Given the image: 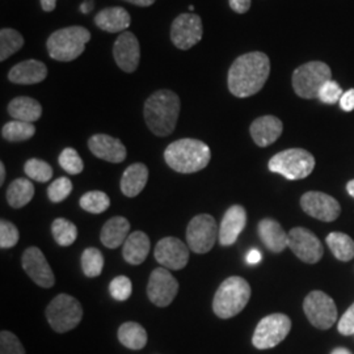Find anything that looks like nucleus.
<instances>
[{
  "mask_svg": "<svg viewBox=\"0 0 354 354\" xmlns=\"http://www.w3.org/2000/svg\"><path fill=\"white\" fill-rule=\"evenodd\" d=\"M270 74V61L261 51L243 54L228 71V89L236 97H250L266 86Z\"/></svg>",
  "mask_w": 354,
  "mask_h": 354,
  "instance_id": "1",
  "label": "nucleus"
},
{
  "mask_svg": "<svg viewBox=\"0 0 354 354\" xmlns=\"http://www.w3.org/2000/svg\"><path fill=\"white\" fill-rule=\"evenodd\" d=\"M180 97L175 92L160 89L153 92L145 102V121L158 137H168L174 133L180 114Z\"/></svg>",
  "mask_w": 354,
  "mask_h": 354,
  "instance_id": "2",
  "label": "nucleus"
},
{
  "mask_svg": "<svg viewBox=\"0 0 354 354\" xmlns=\"http://www.w3.org/2000/svg\"><path fill=\"white\" fill-rule=\"evenodd\" d=\"M212 151L203 140L184 138L172 142L165 151V163L178 174H194L210 163Z\"/></svg>",
  "mask_w": 354,
  "mask_h": 354,
  "instance_id": "3",
  "label": "nucleus"
},
{
  "mask_svg": "<svg viewBox=\"0 0 354 354\" xmlns=\"http://www.w3.org/2000/svg\"><path fill=\"white\" fill-rule=\"evenodd\" d=\"M251 298V286L241 277L232 276L225 279L213 299V311L221 319L236 317L244 310Z\"/></svg>",
  "mask_w": 354,
  "mask_h": 354,
  "instance_id": "4",
  "label": "nucleus"
},
{
  "mask_svg": "<svg viewBox=\"0 0 354 354\" xmlns=\"http://www.w3.org/2000/svg\"><path fill=\"white\" fill-rule=\"evenodd\" d=\"M91 39V33L84 26H68L55 30L48 38L46 48L53 59L71 62L79 58Z\"/></svg>",
  "mask_w": 354,
  "mask_h": 354,
  "instance_id": "5",
  "label": "nucleus"
},
{
  "mask_svg": "<svg viewBox=\"0 0 354 354\" xmlns=\"http://www.w3.org/2000/svg\"><path fill=\"white\" fill-rule=\"evenodd\" d=\"M269 171L288 180H302L310 176L315 168V158L304 149H289L276 153L269 160Z\"/></svg>",
  "mask_w": 354,
  "mask_h": 354,
  "instance_id": "6",
  "label": "nucleus"
},
{
  "mask_svg": "<svg viewBox=\"0 0 354 354\" xmlns=\"http://www.w3.org/2000/svg\"><path fill=\"white\" fill-rule=\"evenodd\" d=\"M332 80V71L329 66L320 61H313L299 66L292 74V88L302 99H317L319 91Z\"/></svg>",
  "mask_w": 354,
  "mask_h": 354,
  "instance_id": "7",
  "label": "nucleus"
},
{
  "mask_svg": "<svg viewBox=\"0 0 354 354\" xmlns=\"http://www.w3.org/2000/svg\"><path fill=\"white\" fill-rule=\"evenodd\" d=\"M46 317L51 328L58 333H64L79 326L83 317V308L74 297L59 294L48 306Z\"/></svg>",
  "mask_w": 354,
  "mask_h": 354,
  "instance_id": "8",
  "label": "nucleus"
},
{
  "mask_svg": "<svg viewBox=\"0 0 354 354\" xmlns=\"http://www.w3.org/2000/svg\"><path fill=\"white\" fill-rule=\"evenodd\" d=\"M290 329V317L285 314H272L263 317L253 332V346L260 351L272 349L288 337Z\"/></svg>",
  "mask_w": 354,
  "mask_h": 354,
  "instance_id": "9",
  "label": "nucleus"
},
{
  "mask_svg": "<svg viewBox=\"0 0 354 354\" xmlns=\"http://www.w3.org/2000/svg\"><path fill=\"white\" fill-rule=\"evenodd\" d=\"M304 311L308 322L319 329H329L337 320L336 304L323 291H311L304 298Z\"/></svg>",
  "mask_w": 354,
  "mask_h": 354,
  "instance_id": "10",
  "label": "nucleus"
},
{
  "mask_svg": "<svg viewBox=\"0 0 354 354\" xmlns=\"http://www.w3.org/2000/svg\"><path fill=\"white\" fill-rule=\"evenodd\" d=\"M218 238L216 222L212 215L198 214L187 227V241L190 251L198 254L207 253L214 247Z\"/></svg>",
  "mask_w": 354,
  "mask_h": 354,
  "instance_id": "11",
  "label": "nucleus"
},
{
  "mask_svg": "<svg viewBox=\"0 0 354 354\" xmlns=\"http://www.w3.org/2000/svg\"><path fill=\"white\" fill-rule=\"evenodd\" d=\"M203 35V20L196 13L178 15L171 26V39L180 50H188L197 45Z\"/></svg>",
  "mask_w": 354,
  "mask_h": 354,
  "instance_id": "12",
  "label": "nucleus"
},
{
  "mask_svg": "<svg viewBox=\"0 0 354 354\" xmlns=\"http://www.w3.org/2000/svg\"><path fill=\"white\" fill-rule=\"evenodd\" d=\"M289 247L306 264H317L323 257V245L317 235L304 227H295L289 232Z\"/></svg>",
  "mask_w": 354,
  "mask_h": 354,
  "instance_id": "13",
  "label": "nucleus"
},
{
  "mask_svg": "<svg viewBox=\"0 0 354 354\" xmlns=\"http://www.w3.org/2000/svg\"><path fill=\"white\" fill-rule=\"evenodd\" d=\"M178 291L177 279L165 268H156L150 276L147 295L158 307H167L174 302Z\"/></svg>",
  "mask_w": 354,
  "mask_h": 354,
  "instance_id": "14",
  "label": "nucleus"
},
{
  "mask_svg": "<svg viewBox=\"0 0 354 354\" xmlns=\"http://www.w3.org/2000/svg\"><path fill=\"white\" fill-rule=\"evenodd\" d=\"M304 213L322 222H333L342 213L340 203L322 192H307L301 198Z\"/></svg>",
  "mask_w": 354,
  "mask_h": 354,
  "instance_id": "15",
  "label": "nucleus"
},
{
  "mask_svg": "<svg viewBox=\"0 0 354 354\" xmlns=\"http://www.w3.org/2000/svg\"><path fill=\"white\" fill-rule=\"evenodd\" d=\"M155 259L165 269L180 270L189 261V247L174 236H168L156 244Z\"/></svg>",
  "mask_w": 354,
  "mask_h": 354,
  "instance_id": "16",
  "label": "nucleus"
},
{
  "mask_svg": "<svg viewBox=\"0 0 354 354\" xmlns=\"http://www.w3.org/2000/svg\"><path fill=\"white\" fill-rule=\"evenodd\" d=\"M23 269L38 286L45 289H50L54 286V273L45 254L37 247H29L23 253Z\"/></svg>",
  "mask_w": 354,
  "mask_h": 354,
  "instance_id": "17",
  "label": "nucleus"
},
{
  "mask_svg": "<svg viewBox=\"0 0 354 354\" xmlns=\"http://www.w3.org/2000/svg\"><path fill=\"white\" fill-rule=\"evenodd\" d=\"M114 61L125 73H134L140 61V46L138 38L131 32H124L115 39L113 46Z\"/></svg>",
  "mask_w": 354,
  "mask_h": 354,
  "instance_id": "18",
  "label": "nucleus"
},
{
  "mask_svg": "<svg viewBox=\"0 0 354 354\" xmlns=\"http://www.w3.org/2000/svg\"><path fill=\"white\" fill-rule=\"evenodd\" d=\"M245 225H247L245 209L241 205H234L228 207L227 212L222 218L219 231H218L219 244L223 247H228L236 243Z\"/></svg>",
  "mask_w": 354,
  "mask_h": 354,
  "instance_id": "19",
  "label": "nucleus"
},
{
  "mask_svg": "<svg viewBox=\"0 0 354 354\" xmlns=\"http://www.w3.org/2000/svg\"><path fill=\"white\" fill-rule=\"evenodd\" d=\"M89 151L109 163H122L127 159V147L117 138L106 134H95L88 140Z\"/></svg>",
  "mask_w": 354,
  "mask_h": 354,
  "instance_id": "20",
  "label": "nucleus"
},
{
  "mask_svg": "<svg viewBox=\"0 0 354 354\" xmlns=\"http://www.w3.org/2000/svg\"><path fill=\"white\" fill-rule=\"evenodd\" d=\"M283 130L282 121L274 115H263L256 118L250 127L253 142L259 147H268L279 140Z\"/></svg>",
  "mask_w": 354,
  "mask_h": 354,
  "instance_id": "21",
  "label": "nucleus"
},
{
  "mask_svg": "<svg viewBox=\"0 0 354 354\" xmlns=\"http://www.w3.org/2000/svg\"><path fill=\"white\" fill-rule=\"evenodd\" d=\"M257 232L266 248L273 253L283 252L289 247V234L274 219L260 221Z\"/></svg>",
  "mask_w": 354,
  "mask_h": 354,
  "instance_id": "22",
  "label": "nucleus"
},
{
  "mask_svg": "<svg viewBox=\"0 0 354 354\" xmlns=\"http://www.w3.org/2000/svg\"><path fill=\"white\" fill-rule=\"evenodd\" d=\"M48 76L46 66L36 61L28 59L13 66L8 73V79L15 84H37L45 80Z\"/></svg>",
  "mask_w": 354,
  "mask_h": 354,
  "instance_id": "23",
  "label": "nucleus"
},
{
  "mask_svg": "<svg viewBox=\"0 0 354 354\" xmlns=\"http://www.w3.org/2000/svg\"><path fill=\"white\" fill-rule=\"evenodd\" d=\"M95 23L104 32L124 33L131 24V17L125 8L111 7L97 13L95 17Z\"/></svg>",
  "mask_w": 354,
  "mask_h": 354,
  "instance_id": "24",
  "label": "nucleus"
},
{
  "mask_svg": "<svg viewBox=\"0 0 354 354\" xmlns=\"http://www.w3.org/2000/svg\"><path fill=\"white\" fill-rule=\"evenodd\" d=\"M150 248V238L142 231H136L131 232L125 241L122 248V256L127 264L140 266L147 259Z\"/></svg>",
  "mask_w": 354,
  "mask_h": 354,
  "instance_id": "25",
  "label": "nucleus"
},
{
  "mask_svg": "<svg viewBox=\"0 0 354 354\" xmlns=\"http://www.w3.org/2000/svg\"><path fill=\"white\" fill-rule=\"evenodd\" d=\"M130 232V223L125 216H113L102 226L100 239L106 248H118L125 244Z\"/></svg>",
  "mask_w": 354,
  "mask_h": 354,
  "instance_id": "26",
  "label": "nucleus"
},
{
  "mask_svg": "<svg viewBox=\"0 0 354 354\" xmlns=\"http://www.w3.org/2000/svg\"><path fill=\"white\" fill-rule=\"evenodd\" d=\"M149 180V168L143 163H134L127 167L121 177V192L127 197H137L145 189Z\"/></svg>",
  "mask_w": 354,
  "mask_h": 354,
  "instance_id": "27",
  "label": "nucleus"
},
{
  "mask_svg": "<svg viewBox=\"0 0 354 354\" xmlns=\"http://www.w3.org/2000/svg\"><path fill=\"white\" fill-rule=\"evenodd\" d=\"M8 113L13 117V120L33 124L41 118L42 106L37 100L32 97L20 96L8 104Z\"/></svg>",
  "mask_w": 354,
  "mask_h": 354,
  "instance_id": "28",
  "label": "nucleus"
},
{
  "mask_svg": "<svg viewBox=\"0 0 354 354\" xmlns=\"http://www.w3.org/2000/svg\"><path fill=\"white\" fill-rule=\"evenodd\" d=\"M35 196V185L30 180L16 178L7 189V203L13 209H21L32 201Z\"/></svg>",
  "mask_w": 354,
  "mask_h": 354,
  "instance_id": "29",
  "label": "nucleus"
},
{
  "mask_svg": "<svg viewBox=\"0 0 354 354\" xmlns=\"http://www.w3.org/2000/svg\"><path fill=\"white\" fill-rule=\"evenodd\" d=\"M118 340L131 351H140L147 344V332L136 322L124 323L118 328Z\"/></svg>",
  "mask_w": 354,
  "mask_h": 354,
  "instance_id": "30",
  "label": "nucleus"
},
{
  "mask_svg": "<svg viewBox=\"0 0 354 354\" xmlns=\"http://www.w3.org/2000/svg\"><path fill=\"white\" fill-rule=\"evenodd\" d=\"M326 243L333 256L340 261H351L354 257V241L344 232H330Z\"/></svg>",
  "mask_w": 354,
  "mask_h": 354,
  "instance_id": "31",
  "label": "nucleus"
},
{
  "mask_svg": "<svg viewBox=\"0 0 354 354\" xmlns=\"http://www.w3.org/2000/svg\"><path fill=\"white\" fill-rule=\"evenodd\" d=\"M36 134V127L30 122L13 120L1 127V137L8 142L30 140Z\"/></svg>",
  "mask_w": 354,
  "mask_h": 354,
  "instance_id": "32",
  "label": "nucleus"
},
{
  "mask_svg": "<svg viewBox=\"0 0 354 354\" xmlns=\"http://www.w3.org/2000/svg\"><path fill=\"white\" fill-rule=\"evenodd\" d=\"M24 45L23 36L11 28H4L0 30V61L4 62L15 53L20 50Z\"/></svg>",
  "mask_w": 354,
  "mask_h": 354,
  "instance_id": "33",
  "label": "nucleus"
},
{
  "mask_svg": "<svg viewBox=\"0 0 354 354\" xmlns=\"http://www.w3.org/2000/svg\"><path fill=\"white\" fill-rule=\"evenodd\" d=\"M51 234L54 241L62 247H68L74 244L77 238V228L73 222L64 218H57L51 225Z\"/></svg>",
  "mask_w": 354,
  "mask_h": 354,
  "instance_id": "34",
  "label": "nucleus"
},
{
  "mask_svg": "<svg viewBox=\"0 0 354 354\" xmlns=\"http://www.w3.org/2000/svg\"><path fill=\"white\" fill-rule=\"evenodd\" d=\"M111 206V200L106 193L100 190H92L82 196L80 207L91 214H102Z\"/></svg>",
  "mask_w": 354,
  "mask_h": 354,
  "instance_id": "35",
  "label": "nucleus"
},
{
  "mask_svg": "<svg viewBox=\"0 0 354 354\" xmlns=\"http://www.w3.org/2000/svg\"><path fill=\"white\" fill-rule=\"evenodd\" d=\"M102 268H104L102 253L93 247L84 250V252L82 254L83 273L89 279H95L102 274Z\"/></svg>",
  "mask_w": 354,
  "mask_h": 354,
  "instance_id": "36",
  "label": "nucleus"
},
{
  "mask_svg": "<svg viewBox=\"0 0 354 354\" xmlns=\"http://www.w3.org/2000/svg\"><path fill=\"white\" fill-rule=\"evenodd\" d=\"M26 176L38 183H46L53 177V168L44 160L29 159L24 165Z\"/></svg>",
  "mask_w": 354,
  "mask_h": 354,
  "instance_id": "37",
  "label": "nucleus"
},
{
  "mask_svg": "<svg viewBox=\"0 0 354 354\" xmlns=\"http://www.w3.org/2000/svg\"><path fill=\"white\" fill-rule=\"evenodd\" d=\"M59 165L62 167V169L66 171L70 175H79L83 172L84 169V163L82 160V158L79 156V153L76 152L75 149L67 147L64 151L61 152L59 158H58Z\"/></svg>",
  "mask_w": 354,
  "mask_h": 354,
  "instance_id": "38",
  "label": "nucleus"
},
{
  "mask_svg": "<svg viewBox=\"0 0 354 354\" xmlns=\"http://www.w3.org/2000/svg\"><path fill=\"white\" fill-rule=\"evenodd\" d=\"M73 192V183L67 177L54 180L48 188V197L51 203H62Z\"/></svg>",
  "mask_w": 354,
  "mask_h": 354,
  "instance_id": "39",
  "label": "nucleus"
},
{
  "mask_svg": "<svg viewBox=\"0 0 354 354\" xmlns=\"http://www.w3.org/2000/svg\"><path fill=\"white\" fill-rule=\"evenodd\" d=\"M109 291L115 301L124 302L130 298L133 292V283L127 276H118L109 283Z\"/></svg>",
  "mask_w": 354,
  "mask_h": 354,
  "instance_id": "40",
  "label": "nucleus"
},
{
  "mask_svg": "<svg viewBox=\"0 0 354 354\" xmlns=\"http://www.w3.org/2000/svg\"><path fill=\"white\" fill-rule=\"evenodd\" d=\"M0 354H26L23 344L10 330H1L0 333Z\"/></svg>",
  "mask_w": 354,
  "mask_h": 354,
  "instance_id": "41",
  "label": "nucleus"
},
{
  "mask_svg": "<svg viewBox=\"0 0 354 354\" xmlns=\"http://www.w3.org/2000/svg\"><path fill=\"white\" fill-rule=\"evenodd\" d=\"M19 241V230L17 227L8 222V221H1L0 222V247L3 250L12 248Z\"/></svg>",
  "mask_w": 354,
  "mask_h": 354,
  "instance_id": "42",
  "label": "nucleus"
},
{
  "mask_svg": "<svg viewBox=\"0 0 354 354\" xmlns=\"http://www.w3.org/2000/svg\"><path fill=\"white\" fill-rule=\"evenodd\" d=\"M342 89L339 83H336L335 80H328L322 89L319 91V96L317 99L324 104H336V102H340V99L342 96Z\"/></svg>",
  "mask_w": 354,
  "mask_h": 354,
  "instance_id": "43",
  "label": "nucleus"
},
{
  "mask_svg": "<svg viewBox=\"0 0 354 354\" xmlns=\"http://www.w3.org/2000/svg\"><path fill=\"white\" fill-rule=\"evenodd\" d=\"M337 329L344 336L354 335V304L344 313L342 319L339 320Z\"/></svg>",
  "mask_w": 354,
  "mask_h": 354,
  "instance_id": "44",
  "label": "nucleus"
},
{
  "mask_svg": "<svg viewBox=\"0 0 354 354\" xmlns=\"http://www.w3.org/2000/svg\"><path fill=\"white\" fill-rule=\"evenodd\" d=\"M340 108L344 112H352L354 111V89H348L342 93L340 99Z\"/></svg>",
  "mask_w": 354,
  "mask_h": 354,
  "instance_id": "45",
  "label": "nucleus"
},
{
  "mask_svg": "<svg viewBox=\"0 0 354 354\" xmlns=\"http://www.w3.org/2000/svg\"><path fill=\"white\" fill-rule=\"evenodd\" d=\"M251 1L252 0H228L231 10L236 13L248 12L251 8Z\"/></svg>",
  "mask_w": 354,
  "mask_h": 354,
  "instance_id": "46",
  "label": "nucleus"
},
{
  "mask_svg": "<svg viewBox=\"0 0 354 354\" xmlns=\"http://www.w3.org/2000/svg\"><path fill=\"white\" fill-rule=\"evenodd\" d=\"M247 261L248 264L254 266V264H259L261 261V252L257 251V250H251L248 254H247Z\"/></svg>",
  "mask_w": 354,
  "mask_h": 354,
  "instance_id": "47",
  "label": "nucleus"
},
{
  "mask_svg": "<svg viewBox=\"0 0 354 354\" xmlns=\"http://www.w3.org/2000/svg\"><path fill=\"white\" fill-rule=\"evenodd\" d=\"M39 1H41V7L45 12H51L55 10L57 0H39Z\"/></svg>",
  "mask_w": 354,
  "mask_h": 354,
  "instance_id": "48",
  "label": "nucleus"
},
{
  "mask_svg": "<svg viewBox=\"0 0 354 354\" xmlns=\"http://www.w3.org/2000/svg\"><path fill=\"white\" fill-rule=\"evenodd\" d=\"M124 1L131 3V4L138 6V7H150L156 0H124Z\"/></svg>",
  "mask_w": 354,
  "mask_h": 354,
  "instance_id": "49",
  "label": "nucleus"
},
{
  "mask_svg": "<svg viewBox=\"0 0 354 354\" xmlns=\"http://www.w3.org/2000/svg\"><path fill=\"white\" fill-rule=\"evenodd\" d=\"M93 8V1L92 0H86L82 6H80V11L82 13H89Z\"/></svg>",
  "mask_w": 354,
  "mask_h": 354,
  "instance_id": "50",
  "label": "nucleus"
},
{
  "mask_svg": "<svg viewBox=\"0 0 354 354\" xmlns=\"http://www.w3.org/2000/svg\"><path fill=\"white\" fill-rule=\"evenodd\" d=\"M4 180H6V167H4V163L1 162L0 163V185H3Z\"/></svg>",
  "mask_w": 354,
  "mask_h": 354,
  "instance_id": "51",
  "label": "nucleus"
},
{
  "mask_svg": "<svg viewBox=\"0 0 354 354\" xmlns=\"http://www.w3.org/2000/svg\"><path fill=\"white\" fill-rule=\"evenodd\" d=\"M330 354H353L349 349H346V348H336V349H333L332 351V353Z\"/></svg>",
  "mask_w": 354,
  "mask_h": 354,
  "instance_id": "52",
  "label": "nucleus"
},
{
  "mask_svg": "<svg viewBox=\"0 0 354 354\" xmlns=\"http://www.w3.org/2000/svg\"><path fill=\"white\" fill-rule=\"evenodd\" d=\"M346 190H348V193L354 198V180H351V181L346 184Z\"/></svg>",
  "mask_w": 354,
  "mask_h": 354,
  "instance_id": "53",
  "label": "nucleus"
}]
</instances>
